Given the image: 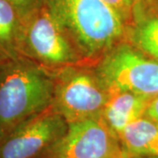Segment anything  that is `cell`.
Wrapping results in <instances>:
<instances>
[{
  "mask_svg": "<svg viewBox=\"0 0 158 158\" xmlns=\"http://www.w3.org/2000/svg\"><path fill=\"white\" fill-rule=\"evenodd\" d=\"M54 73L25 57L2 62L0 141L48 108L54 98Z\"/></svg>",
  "mask_w": 158,
  "mask_h": 158,
  "instance_id": "obj_1",
  "label": "cell"
},
{
  "mask_svg": "<svg viewBox=\"0 0 158 158\" xmlns=\"http://www.w3.org/2000/svg\"><path fill=\"white\" fill-rule=\"evenodd\" d=\"M85 61H97L126 40V26L102 0H46Z\"/></svg>",
  "mask_w": 158,
  "mask_h": 158,
  "instance_id": "obj_2",
  "label": "cell"
},
{
  "mask_svg": "<svg viewBox=\"0 0 158 158\" xmlns=\"http://www.w3.org/2000/svg\"><path fill=\"white\" fill-rule=\"evenodd\" d=\"M19 55L50 71L85 60L44 4L21 20Z\"/></svg>",
  "mask_w": 158,
  "mask_h": 158,
  "instance_id": "obj_3",
  "label": "cell"
},
{
  "mask_svg": "<svg viewBox=\"0 0 158 158\" xmlns=\"http://www.w3.org/2000/svg\"><path fill=\"white\" fill-rule=\"evenodd\" d=\"M53 73L52 105L68 124L101 117L111 94L95 69L77 64Z\"/></svg>",
  "mask_w": 158,
  "mask_h": 158,
  "instance_id": "obj_4",
  "label": "cell"
},
{
  "mask_svg": "<svg viewBox=\"0 0 158 158\" xmlns=\"http://www.w3.org/2000/svg\"><path fill=\"white\" fill-rule=\"evenodd\" d=\"M95 69L110 94L132 92L149 98L158 95V61L127 41L106 53Z\"/></svg>",
  "mask_w": 158,
  "mask_h": 158,
  "instance_id": "obj_5",
  "label": "cell"
},
{
  "mask_svg": "<svg viewBox=\"0 0 158 158\" xmlns=\"http://www.w3.org/2000/svg\"><path fill=\"white\" fill-rule=\"evenodd\" d=\"M40 158H125L118 139L101 117L70 123Z\"/></svg>",
  "mask_w": 158,
  "mask_h": 158,
  "instance_id": "obj_6",
  "label": "cell"
},
{
  "mask_svg": "<svg viewBox=\"0 0 158 158\" xmlns=\"http://www.w3.org/2000/svg\"><path fill=\"white\" fill-rule=\"evenodd\" d=\"M68 126L51 105L0 141V158H40L65 134Z\"/></svg>",
  "mask_w": 158,
  "mask_h": 158,
  "instance_id": "obj_7",
  "label": "cell"
},
{
  "mask_svg": "<svg viewBox=\"0 0 158 158\" xmlns=\"http://www.w3.org/2000/svg\"><path fill=\"white\" fill-rule=\"evenodd\" d=\"M125 41L158 61V0H136Z\"/></svg>",
  "mask_w": 158,
  "mask_h": 158,
  "instance_id": "obj_8",
  "label": "cell"
},
{
  "mask_svg": "<svg viewBox=\"0 0 158 158\" xmlns=\"http://www.w3.org/2000/svg\"><path fill=\"white\" fill-rule=\"evenodd\" d=\"M151 98L132 92L113 93L104 107L101 118L111 132L118 139L128 125L144 117Z\"/></svg>",
  "mask_w": 158,
  "mask_h": 158,
  "instance_id": "obj_9",
  "label": "cell"
},
{
  "mask_svg": "<svg viewBox=\"0 0 158 158\" xmlns=\"http://www.w3.org/2000/svg\"><path fill=\"white\" fill-rule=\"evenodd\" d=\"M118 141L125 158L158 156V126L146 117L128 125Z\"/></svg>",
  "mask_w": 158,
  "mask_h": 158,
  "instance_id": "obj_10",
  "label": "cell"
},
{
  "mask_svg": "<svg viewBox=\"0 0 158 158\" xmlns=\"http://www.w3.org/2000/svg\"><path fill=\"white\" fill-rule=\"evenodd\" d=\"M21 19L17 11L6 0H0V59L13 60L21 57L19 40Z\"/></svg>",
  "mask_w": 158,
  "mask_h": 158,
  "instance_id": "obj_11",
  "label": "cell"
},
{
  "mask_svg": "<svg viewBox=\"0 0 158 158\" xmlns=\"http://www.w3.org/2000/svg\"><path fill=\"white\" fill-rule=\"evenodd\" d=\"M102 1L118 14V17L122 19L127 27V26L131 20L136 0H102Z\"/></svg>",
  "mask_w": 158,
  "mask_h": 158,
  "instance_id": "obj_12",
  "label": "cell"
},
{
  "mask_svg": "<svg viewBox=\"0 0 158 158\" xmlns=\"http://www.w3.org/2000/svg\"><path fill=\"white\" fill-rule=\"evenodd\" d=\"M15 8L21 20L28 17L46 3V0H6Z\"/></svg>",
  "mask_w": 158,
  "mask_h": 158,
  "instance_id": "obj_13",
  "label": "cell"
},
{
  "mask_svg": "<svg viewBox=\"0 0 158 158\" xmlns=\"http://www.w3.org/2000/svg\"><path fill=\"white\" fill-rule=\"evenodd\" d=\"M144 117L158 124V95L153 97L148 105Z\"/></svg>",
  "mask_w": 158,
  "mask_h": 158,
  "instance_id": "obj_14",
  "label": "cell"
},
{
  "mask_svg": "<svg viewBox=\"0 0 158 158\" xmlns=\"http://www.w3.org/2000/svg\"><path fill=\"white\" fill-rule=\"evenodd\" d=\"M133 158H158V156H139V157H133Z\"/></svg>",
  "mask_w": 158,
  "mask_h": 158,
  "instance_id": "obj_15",
  "label": "cell"
},
{
  "mask_svg": "<svg viewBox=\"0 0 158 158\" xmlns=\"http://www.w3.org/2000/svg\"><path fill=\"white\" fill-rule=\"evenodd\" d=\"M4 62V60H1L0 59V73H1V68H2V62Z\"/></svg>",
  "mask_w": 158,
  "mask_h": 158,
  "instance_id": "obj_16",
  "label": "cell"
},
{
  "mask_svg": "<svg viewBox=\"0 0 158 158\" xmlns=\"http://www.w3.org/2000/svg\"><path fill=\"white\" fill-rule=\"evenodd\" d=\"M157 126H158V124H157Z\"/></svg>",
  "mask_w": 158,
  "mask_h": 158,
  "instance_id": "obj_17",
  "label": "cell"
}]
</instances>
